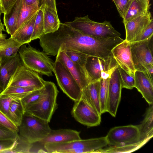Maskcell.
Masks as SVG:
<instances>
[{
    "instance_id": "1",
    "label": "cell",
    "mask_w": 153,
    "mask_h": 153,
    "mask_svg": "<svg viewBox=\"0 0 153 153\" xmlns=\"http://www.w3.org/2000/svg\"><path fill=\"white\" fill-rule=\"evenodd\" d=\"M39 39L43 51L50 56L56 55L59 50H70L100 57L106 47L104 39L86 35L65 23H61L56 31Z\"/></svg>"
},
{
    "instance_id": "2",
    "label": "cell",
    "mask_w": 153,
    "mask_h": 153,
    "mask_svg": "<svg viewBox=\"0 0 153 153\" xmlns=\"http://www.w3.org/2000/svg\"><path fill=\"white\" fill-rule=\"evenodd\" d=\"M44 87L40 98L35 102L26 105L25 111L49 122L57 108L59 91L55 84L51 81H46Z\"/></svg>"
},
{
    "instance_id": "3",
    "label": "cell",
    "mask_w": 153,
    "mask_h": 153,
    "mask_svg": "<svg viewBox=\"0 0 153 153\" xmlns=\"http://www.w3.org/2000/svg\"><path fill=\"white\" fill-rule=\"evenodd\" d=\"M108 145L106 137L69 142L48 143L44 146L45 153H94Z\"/></svg>"
},
{
    "instance_id": "4",
    "label": "cell",
    "mask_w": 153,
    "mask_h": 153,
    "mask_svg": "<svg viewBox=\"0 0 153 153\" xmlns=\"http://www.w3.org/2000/svg\"><path fill=\"white\" fill-rule=\"evenodd\" d=\"M22 45L18 53L22 63L27 67L42 75L53 76L54 62L44 52L32 47Z\"/></svg>"
},
{
    "instance_id": "5",
    "label": "cell",
    "mask_w": 153,
    "mask_h": 153,
    "mask_svg": "<svg viewBox=\"0 0 153 153\" xmlns=\"http://www.w3.org/2000/svg\"><path fill=\"white\" fill-rule=\"evenodd\" d=\"M47 121L25 111L20 125L18 134L27 142L33 143L46 137L51 129Z\"/></svg>"
},
{
    "instance_id": "6",
    "label": "cell",
    "mask_w": 153,
    "mask_h": 153,
    "mask_svg": "<svg viewBox=\"0 0 153 153\" xmlns=\"http://www.w3.org/2000/svg\"><path fill=\"white\" fill-rule=\"evenodd\" d=\"M64 23L86 35L94 37L109 38L121 36L110 22L105 21L102 22H97L91 20L88 15L76 17L73 21Z\"/></svg>"
},
{
    "instance_id": "7",
    "label": "cell",
    "mask_w": 153,
    "mask_h": 153,
    "mask_svg": "<svg viewBox=\"0 0 153 153\" xmlns=\"http://www.w3.org/2000/svg\"><path fill=\"white\" fill-rule=\"evenodd\" d=\"M54 73L59 87L62 91L74 102L81 98L82 90L74 77L60 61L55 60Z\"/></svg>"
},
{
    "instance_id": "8",
    "label": "cell",
    "mask_w": 153,
    "mask_h": 153,
    "mask_svg": "<svg viewBox=\"0 0 153 153\" xmlns=\"http://www.w3.org/2000/svg\"><path fill=\"white\" fill-rule=\"evenodd\" d=\"M118 65L113 56L106 60L89 56L85 65L86 70L92 82L109 78Z\"/></svg>"
},
{
    "instance_id": "9",
    "label": "cell",
    "mask_w": 153,
    "mask_h": 153,
    "mask_svg": "<svg viewBox=\"0 0 153 153\" xmlns=\"http://www.w3.org/2000/svg\"><path fill=\"white\" fill-rule=\"evenodd\" d=\"M45 82L38 73L22 62L11 76L7 87L19 86L38 89L42 87Z\"/></svg>"
},
{
    "instance_id": "10",
    "label": "cell",
    "mask_w": 153,
    "mask_h": 153,
    "mask_svg": "<svg viewBox=\"0 0 153 153\" xmlns=\"http://www.w3.org/2000/svg\"><path fill=\"white\" fill-rule=\"evenodd\" d=\"M106 137L108 145L111 146H122L140 142L138 128L133 125L114 127Z\"/></svg>"
},
{
    "instance_id": "11",
    "label": "cell",
    "mask_w": 153,
    "mask_h": 153,
    "mask_svg": "<svg viewBox=\"0 0 153 153\" xmlns=\"http://www.w3.org/2000/svg\"><path fill=\"white\" fill-rule=\"evenodd\" d=\"M152 39L153 36L145 40L130 42L136 71H141L147 65H153Z\"/></svg>"
},
{
    "instance_id": "12",
    "label": "cell",
    "mask_w": 153,
    "mask_h": 153,
    "mask_svg": "<svg viewBox=\"0 0 153 153\" xmlns=\"http://www.w3.org/2000/svg\"><path fill=\"white\" fill-rule=\"evenodd\" d=\"M80 132L70 129L52 130L43 139L32 143L30 153H45L44 146L48 143L65 142L81 139Z\"/></svg>"
},
{
    "instance_id": "13",
    "label": "cell",
    "mask_w": 153,
    "mask_h": 153,
    "mask_svg": "<svg viewBox=\"0 0 153 153\" xmlns=\"http://www.w3.org/2000/svg\"><path fill=\"white\" fill-rule=\"evenodd\" d=\"M71 114L77 122L88 127L99 125L101 115L91 106L82 98L74 102Z\"/></svg>"
},
{
    "instance_id": "14",
    "label": "cell",
    "mask_w": 153,
    "mask_h": 153,
    "mask_svg": "<svg viewBox=\"0 0 153 153\" xmlns=\"http://www.w3.org/2000/svg\"><path fill=\"white\" fill-rule=\"evenodd\" d=\"M121 79L118 66L114 69L109 78L108 97L107 112L115 117L121 97Z\"/></svg>"
},
{
    "instance_id": "15",
    "label": "cell",
    "mask_w": 153,
    "mask_h": 153,
    "mask_svg": "<svg viewBox=\"0 0 153 153\" xmlns=\"http://www.w3.org/2000/svg\"><path fill=\"white\" fill-rule=\"evenodd\" d=\"M111 52L118 65L129 75L134 76L136 70L133 61L130 42L124 40L114 47Z\"/></svg>"
},
{
    "instance_id": "16",
    "label": "cell",
    "mask_w": 153,
    "mask_h": 153,
    "mask_svg": "<svg viewBox=\"0 0 153 153\" xmlns=\"http://www.w3.org/2000/svg\"><path fill=\"white\" fill-rule=\"evenodd\" d=\"M56 60L60 61L65 65L82 90L92 82L87 71L73 62L63 51H58Z\"/></svg>"
},
{
    "instance_id": "17",
    "label": "cell",
    "mask_w": 153,
    "mask_h": 153,
    "mask_svg": "<svg viewBox=\"0 0 153 153\" xmlns=\"http://www.w3.org/2000/svg\"><path fill=\"white\" fill-rule=\"evenodd\" d=\"M0 58V85L3 91L22 62L18 53L10 56Z\"/></svg>"
},
{
    "instance_id": "18",
    "label": "cell",
    "mask_w": 153,
    "mask_h": 153,
    "mask_svg": "<svg viewBox=\"0 0 153 153\" xmlns=\"http://www.w3.org/2000/svg\"><path fill=\"white\" fill-rule=\"evenodd\" d=\"M153 20L150 12L148 11L145 15L137 17L124 24L126 30L125 40L132 42L140 35Z\"/></svg>"
},
{
    "instance_id": "19",
    "label": "cell",
    "mask_w": 153,
    "mask_h": 153,
    "mask_svg": "<svg viewBox=\"0 0 153 153\" xmlns=\"http://www.w3.org/2000/svg\"><path fill=\"white\" fill-rule=\"evenodd\" d=\"M135 87L150 105L153 103V82L142 71L134 73Z\"/></svg>"
},
{
    "instance_id": "20",
    "label": "cell",
    "mask_w": 153,
    "mask_h": 153,
    "mask_svg": "<svg viewBox=\"0 0 153 153\" xmlns=\"http://www.w3.org/2000/svg\"><path fill=\"white\" fill-rule=\"evenodd\" d=\"M23 0H17L10 9L4 14V25L6 31L10 36L15 31L16 24L22 7Z\"/></svg>"
},
{
    "instance_id": "21",
    "label": "cell",
    "mask_w": 153,
    "mask_h": 153,
    "mask_svg": "<svg viewBox=\"0 0 153 153\" xmlns=\"http://www.w3.org/2000/svg\"><path fill=\"white\" fill-rule=\"evenodd\" d=\"M100 86V80L90 83L82 90L81 97L101 115L99 97Z\"/></svg>"
},
{
    "instance_id": "22",
    "label": "cell",
    "mask_w": 153,
    "mask_h": 153,
    "mask_svg": "<svg viewBox=\"0 0 153 153\" xmlns=\"http://www.w3.org/2000/svg\"><path fill=\"white\" fill-rule=\"evenodd\" d=\"M38 12L24 23L10 37L22 45L30 42L32 41L31 38Z\"/></svg>"
},
{
    "instance_id": "23",
    "label": "cell",
    "mask_w": 153,
    "mask_h": 153,
    "mask_svg": "<svg viewBox=\"0 0 153 153\" xmlns=\"http://www.w3.org/2000/svg\"><path fill=\"white\" fill-rule=\"evenodd\" d=\"M153 105H150L141 123L136 125L139 133L140 141L148 142L153 136Z\"/></svg>"
},
{
    "instance_id": "24",
    "label": "cell",
    "mask_w": 153,
    "mask_h": 153,
    "mask_svg": "<svg viewBox=\"0 0 153 153\" xmlns=\"http://www.w3.org/2000/svg\"><path fill=\"white\" fill-rule=\"evenodd\" d=\"M43 21L44 34L56 31L61 24L57 11L46 6H44Z\"/></svg>"
},
{
    "instance_id": "25",
    "label": "cell",
    "mask_w": 153,
    "mask_h": 153,
    "mask_svg": "<svg viewBox=\"0 0 153 153\" xmlns=\"http://www.w3.org/2000/svg\"><path fill=\"white\" fill-rule=\"evenodd\" d=\"M150 0H133L124 19L123 24L138 16L145 15L149 11Z\"/></svg>"
},
{
    "instance_id": "26",
    "label": "cell",
    "mask_w": 153,
    "mask_h": 153,
    "mask_svg": "<svg viewBox=\"0 0 153 153\" xmlns=\"http://www.w3.org/2000/svg\"><path fill=\"white\" fill-rule=\"evenodd\" d=\"M40 5L39 2L28 5L23 0L22 7L16 24L15 31L39 11Z\"/></svg>"
},
{
    "instance_id": "27",
    "label": "cell",
    "mask_w": 153,
    "mask_h": 153,
    "mask_svg": "<svg viewBox=\"0 0 153 153\" xmlns=\"http://www.w3.org/2000/svg\"><path fill=\"white\" fill-rule=\"evenodd\" d=\"M25 112L21 99H15L10 104L8 113L9 119L18 127L20 125Z\"/></svg>"
},
{
    "instance_id": "28",
    "label": "cell",
    "mask_w": 153,
    "mask_h": 153,
    "mask_svg": "<svg viewBox=\"0 0 153 153\" xmlns=\"http://www.w3.org/2000/svg\"><path fill=\"white\" fill-rule=\"evenodd\" d=\"M147 141H140L137 143L120 146H111L96 151L94 153H128L136 151L140 148Z\"/></svg>"
},
{
    "instance_id": "29",
    "label": "cell",
    "mask_w": 153,
    "mask_h": 153,
    "mask_svg": "<svg viewBox=\"0 0 153 153\" xmlns=\"http://www.w3.org/2000/svg\"><path fill=\"white\" fill-rule=\"evenodd\" d=\"M22 45L10 37L6 39L4 43L0 45V57L10 56L18 53Z\"/></svg>"
},
{
    "instance_id": "30",
    "label": "cell",
    "mask_w": 153,
    "mask_h": 153,
    "mask_svg": "<svg viewBox=\"0 0 153 153\" xmlns=\"http://www.w3.org/2000/svg\"><path fill=\"white\" fill-rule=\"evenodd\" d=\"M31 88L19 86H9L7 87L1 93L0 95H7L14 99H22L30 93L36 90Z\"/></svg>"
},
{
    "instance_id": "31",
    "label": "cell",
    "mask_w": 153,
    "mask_h": 153,
    "mask_svg": "<svg viewBox=\"0 0 153 153\" xmlns=\"http://www.w3.org/2000/svg\"><path fill=\"white\" fill-rule=\"evenodd\" d=\"M109 78L100 79L99 97L101 114L107 112V104L108 97Z\"/></svg>"
},
{
    "instance_id": "32",
    "label": "cell",
    "mask_w": 153,
    "mask_h": 153,
    "mask_svg": "<svg viewBox=\"0 0 153 153\" xmlns=\"http://www.w3.org/2000/svg\"><path fill=\"white\" fill-rule=\"evenodd\" d=\"M44 6H40L35 22L31 41L39 39L44 34L43 21Z\"/></svg>"
},
{
    "instance_id": "33",
    "label": "cell",
    "mask_w": 153,
    "mask_h": 153,
    "mask_svg": "<svg viewBox=\"0 0 153 153\" xmlns=\"http://www.w3.org/2000/svg\"><path fill=\"white\" fill-rule=\"evenodd\" d=\"M32 146V143L25 141L18 134L12 147L4 151L3 153H30Z\"/></svg>"
},
{
    "instance_id": "34",
    "label": "cell",
    "mask_w": 153,
    "mask_h": 153,
    "mask_svg": "<svg viewBox=\"0 0 153 153\" xmlns=\"http://www.w3.org/2000/svg\"><path fill=\"white\" fill-rule=\"evenodd\" d=\"M62 51L73 62L86 70L85 65L87 58L89 56L80 52L72 50Z\"/></svg>"
},
{
    "instance_id": "35",
    "label": "cell",
    "mask_w": 153,
    "mask_h": 153,
    "mask_svg": "<svg viewBox=\"0 0 153 153\" xmlns=\"http://www.w3.org/2000/svg\"><path fill=\"white\" fill-rule=\"evenodd\" d=\"M120 74L122 88L132 89L135 87L134 76L130 75L118 65Z\"/></svg>"
},
{
    "instance_id": "36",
    "label": "cell",
    "mask_w": 153,
    "mask_h": 153,
    "mask_svg": "<svg viewBox=\"0 0 153 153\" xmlns=\"http://www.w3.org/2000/svg\"><path fill=\"white\" fill-rule=\"evenodd\" d=\"M44 89V86L41 88L32 91L22 99L21 100L24 108L26 105L33 103L37 101L41 96Z\"/></svg>"
},
{
    "instance_id": "37",
    "label": "cell",
    "mask_w": 153,
    "mask_h": 153,
    "mask_svg": "<svg viewBox=\"0 0 153 153\" xmlns=\"http://www.w3.org/2000/svg\"><path fill=\"white\" fill-rule=\"evenodd\" d=\"M120 15L123 19L125 17L133 0H112Z\"/></svg>"
},
{
    "instance_id": "38",
    "label": "cell",
    "mask_w": 153,
    "mask_h": 153,
    "mask_svg": "<svg viewBox=\"0 0 153 153\" xmlns=\"http://www.w3.org/2000/svg\"><path fill=\"white\" fill-rule=\"evenodd\" d=\"M0 128L18 133V127L0 110Z\"/></svg>"
},
{
    "instance_id": "39",
    "label": "cell",
    "mask_w": 153,
    "mask_h": 153,
    "mask_svg": "<svg viewBox=\"0 0 153 153\" xmlns=\"http://www.w3.org/2000/svg\"><path fill=\"white\" fill-rule=\"evenodd\" d=\"M14 100L8 95H0V110L8 117L10 106L11 102Z\"/></svg>"
},
{
    "instance_id": "40",
    "label": "cell",
    "mask_w": 153,
    "mask_h": 153,
    "mask_svg": "<svg viewBox=\"0 0 153 153\" xmlns=\"http://www.w3.org/2000/svg\"><path fill=\"white\" fill-rule=\"evenodd\" d=\"M153 35V21H152L143 32L135 38L132 42H135L147 39Z\"/></svg>"
},
{
    "instance_id": "41",
    "label": "cell",
    "mask_w": 153,
    "mask_h": 153,
    "mask_svg": "<svg viewBox=\"0 0 153 153\" xmlns=\"http://www.w3.org/2000/svg\"><path fill=\"white\" fill-rule=\"evenodd\" d=\"M18 135L17 132L0 128V140H16Z\"/></svg>"
},
{
    "instance_id": "42",
    "label": "cell",
    "mask_w": 153,
    "mask_h": 153,
    "mask_svg": "<svg viewBox=\"0 0 153 153\" xmlns=\"http://www.w3.org/2000/svg\"><path fill=\"white\" fill-rule=\"evenodd\" d=\"M15 140H0V153L10 149L13 146Z\"/></svg>"
},
{
    "instance_id": "43",
    "label": "cell",
    "mask_w": 153,
    "mask_h": 153,
    "mask_svg": "<svg viewBox=\"0 0 153 153\" xmlns=\"http://www.w3.org/2000/svg\"><path fill=\"white\" fill-rule=\"evenodd\" d=\"M3 13H6L17 0H1Z\"/></svg>"
},
{
    "instance_id": "44",
    "label": "cell",
    "mask_w": 153,
    "mask_h": 153,
    "mask_svg": "<svg viewBox=\"0 0 153 153\" xmlns=\"http://www.w3.org/2000/svg\"><path fill=\"white\" fill-rule=\"evenodd\" d=\"M142 72L144 73L150 80L153 82V65L148 64L145 66Z\"/></svg>"
},
{
    "instance_id": "45",
    "label": "cell",
    "mask_w": 153,
    "mask_h": 153,
    "mask_svg": "<svg viewBox=\"0 0 153 153\" xmlns=\"http://www.w3.org/2000/svg\"><path fill=\"white\" fill-rule=\"evenodd\" d=\"M40 5L46 6L57 11L56 0H39Z\"/></svg>"
},
{
    "instance_id": "46",
    "label": "cell",
    "mask_w": 153,
    "mask_h": 153,
    "mask_svg": "<svg viewBox=\"0 0 153 153\" xmlns=\"http://www.w3.org/2000/svg\"><path fill=\"white\" fill-rule=\"evenodd\" d=\"M3 13L2 12H0V35L3 34V32L5 31V30L4 28V25L2 23L1 20V15Z\"/></svg>"
},
{
    "instance_id": "47",
    "label": "cell",
    "mask_w": 153,
    "mask_h": 153,
    "mask_svg": "<svg viewBox=\"0 0 153 153\" xmlns=\"http://www.w3.org/2000/svg\"><path fill=\"white\" fill-rule=\"evenodd\" d=\"M7 36L6 34H3L0 35V45L4 43L6 40Z\"/></svg>"
},
{
    "instance_id": "48",
    "label": "cell",
    "mask_w": 153,
    "mask_h": 153,
    "mask_svg": "<svg viewBox=\"0 0 153 153\" xmlns=\"http://www.w3.org/2000/svg\"><path fill=\"white\" fill-rule=\"evenodd\" d=\"M3 91V90L2 88L1 87L0 85V94Z\"/></svg>"
},
{
    "instance_id": "49",
    "label": "cell",
    "mask_w": 153,
    "mask_h": 153,
    "mask_svg": "<svg viewBox=\"0 0 153 153\" xmlns=\"http://www.w3.org/2000/svg\"><path fill=\"white\" fill-rule=\"evenodd\" d=\"M0 9H1L2 10V5H1V0H0Z\"/></svg>"
},
{
    "instance_id": "50",
    "label": "cell",
    "mask_w": 153,
    "mask_h": 153,
    "mask_svg": "<svg viewBox=\"0 0 153 153\" xmlns=\"http://www.w3.org/2000/svg\"><path fill=\"white\" fill-rule=\"evenodd\" d=\"M2 12L3 13V11H2V10L1 9H0V12Z\"/></svg>"
},
{
    "instance_id": "51",
    "label": "cell",
    "mask_w": 153,
    "mask_h": 153,
    "mask_svg": "<svg viewBox=\"0 0 153 153\" xmlns=\"http://www.w3.org/2000/svg\"></svg>"
}]
</instances>
